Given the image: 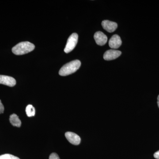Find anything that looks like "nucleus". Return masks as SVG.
Returning <instances> with one entry per match:
<instances>
[{
	"mask_svg": "<svg viewBox=\"0 0 159 159\" xmlns=\"http://www.w3.org/2000/svg\"><path fill=\"white\" fill-rule=\"evenodd\" d=\"M49 159H60V158L57 153H52L49 157Z\"/></svg>",
	"mask_w": 159,
	"mask_h": 159,
	"instance_id": "nucleus-13",
	"label": "nucleus"
},
{
	"mask_svg": "<svg viewBox=\"0 0 159 159\" xmlns=\"http://www.w3.org/2000/svg\"><path fill=\"white\" fill-rule=\"evenodd\" d=\"M35 46L29 42L19 43L12 48V52L16 55H20L27 54L34 50Z\"/></svg>",
	"mask_w": 159,
	"mask_h": 159,
	"instance_id": "nucleus-1",
	"label": "nucleus"
},
{
	"mask_svg": "<svg viewBox=\"0 0 159 159\" xmlns=\"http://www.w3.org/2000/svg\"><path fill=\"white\" fill-rule=\"evenodd\" d=\"M78 34L76 33H73L69 37L64 49L65 53H70L74 50L78 42Z\"/></svg>",
	"mask_w": 159,
	"mask_h": 159,
	"instance_id": "nucleus-3",
	"label": "nucleus"
},
{
	"mask_svg": "<svg viewBox=\"0 0 159 159\" xmlns=\"http://www.w3.org/2000/svg\"><path fill=\"white\" fill-rule=\"evenodd\" d=\"M81 62L78 60L73 61L63 66L60 70L59 74L61 76H66L75 73L79 69Z\"/></svg>",
	"mask_w": 159,
	"mask_h": 159,
	"instance_id": "nucleus-2",
	"label": "nucleus"
},
{
	"mask_svg": "<svg viewBox=\"0 0 159 159\" xmlns=\"http://www.w3.org/2000/svg\"><path fill=\"white\" fill-rule=\"evenodd\" d=\"M120 51L115 50H110L107 51L103 55V58L105 60L109 61L116 59L121 55Z\"/></svg>",
	"mask_w": 159,
	"mask_h": 159,
	"instance_id": "nucleus-6",
	"label": "nucleus"
},
{
	"mask_svg": "<svg viewBox=\"0 0 159 159\" xmlns=\"http://www.w3.org/2000/svg\"><path fill=\"white\" fill-rule=\"evenodd\" d=\"M0 159H20L17 157L14 156L9 154H5L0 156Z\"/></svg>",
	"mask_w": 159,
	"mask_h": 159,
	"instance_id": "nucleus-12",
	"label": "nucleus"
},
{
	"mask_svg": "<svg viewBox=\"0 0 159 159\" xmlns=\"http://www.w3.org/2000/svg\"><path fill=\"white\" fill-rule=\"evenodd\" d=\"M9 121L11 125L13 126L20 127L21 125V122L16 114H13L11 115L9 118Z\"/></svg>",
	"mask_w": 159,
	"mask_h": 159,
	"instance_id": "nucleus-10",
	"label": "nucleus"
},
{
	"mask_svg": "<svg viewBox=\"0 0 159 159\" xmlns=\"http://www.w3.org/2000/svg\"><path fill=\"white\" fill-rule=\"evenodd\" d=\"M154 157L155 158L159 159V150L154 154Z\"/></svg>",
	"mask_w": 159,
	"mask_h": 159,
	"instance_id": "nucleus-15",
	"label": "nucleus"
},
{
	"mask_svg": "<svg viewBox=\"0 0 159 159\" xmlns=\"http://www.w3.org/2000/svg\"><path fill=\"white\" fill-rule=\"evenodd\" d=\"M122 44V40L119 35L115 34L113 35L109 41V45L113 49H117Z\"/></svg>",
	"mask_w": 159,
	"mask_h": 159,
	"instance_id": "nucleus-8",
	"label": "nucleus"
},
{
	"mask_svg": "<svg viewBox=\"0 0 159 159\" xmlns=\"http://www.w3.org/2000/svg\"><path fill=\"white\" fill-rule=\"evenodd\" d=\"M4 107L2 103V101L0 100V114L3 113L4 112Z\"/></svg>",
	"mask_w": 159,
	"mask_h": 159,
	"instance_id": "nucleus-14",
	"label": "nucleus"
},
{
	"mask_svg": "<svg viewBox=\"0 0 159 159\" xmlns=\"http://www.w3.org/2000/svg\"><path fill=\"white\" fill-rule=\"evenodd\" d=\"M102 25L103 29L109 32H114L118 27L117 23L107 20H103L102 22Z\"/></svg>",
	"mask_w": 159,
	"mask_h": 159,
	"instance_id": "nucleus-9",
	"label": "nucleus"
},
{
	"mask_svg": "<svg viewBox=\"0 0 159 159\" xmlns=\"http://www.w3.org/2000/svg\"><path fill=\"white\" fill-rule=\"evenodd\" d=\"M0 84L13 87L16 84V81L14 78L10 76L0 75Z\"/></svg>",
	"mask_w": 159,
	"mask_h": 159,
	"instance_id": "nucleus-7",
	"label": "nucleus"
},
{
	"mask_svg": "<svg viewBox=\"0 0 159 159\" xmlns=\"http://www.w3.org/2000/svg\"><path fill=\"white\" fill-rule=\"evenodd\" d=\"M157 104L158 106V107L159 108V95L158 96V97H157Z\"/></svg>",
	"mask_w": 159,
	"mask_h": 159,
	"instance_id": "nucleus-16",
	"label": "nucleus"
},
{
	"mask_svg": "<svg viewBox=\"0 0 159 159\" xmlns=\"http://www.w3.org/2000/svg\"><path fill=\"white\" fill-rule=\"evenodd\" d=\"M26 113L27 116L29 117L34 116L35 115V108L33 107L32 105H28L26 108Z\"/></svg>",
	"mask_w": 159,
	"mask_h": 159,
	"instance_id": "nucleus-11",
	"label": "nucleus"
},
{
	"mask_svg": "<svg viewBox=\"0 0 159 159\" xmlns=\"http://www.w3.org/2000/svg\"><path fill=\"white\" fill-rule=\"evenodd\" d=\"M94 38L98 45H104L107 42V36L101 31H97L94 34Z\"/></svg>",
	"mask_w": 159,
	"mask_h": 159,
	"instance_id": "nucleus-5",
	"label": "nucleus"
},
{
	"mask_svg": "<svg viewBox=\"0 0 159 159\" xmlns=\"http://www.w3.org/2000/svg\"><path fill=\"white\" fill-rule=\"evenodd\" d=\"M65 137L70 143L74 145H79L81 141L80 137L74 133L67 132L65 134Z\"/></svg>",
	"mask_w": 159,
	"mask_h": 159,
	"instance_id": "nucleus-4",
	"label": "nucleus"
}]
</instances>
